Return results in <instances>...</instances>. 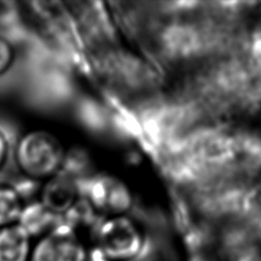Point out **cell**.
<instances>
[{
    "label": "cell",
    "instance_id": "obj_1",
    "mask_svg": "<svg viewBox=\"0 0 261 261\" xmlns=\"http://www.w3.org/2000/svg\"><path fill=\"white\" fill-rule=\"evenodd\" d=\"M67 157L63 141L46 128L27 129L12 144L11 160L15 169L22 178L37 185L60 172Z\"/></svg>",
    "mask_w": 261,
    "mask_h": 261
},
{
    "label": "cell",
    "instance_id": "obj_2",
    "mask_svg": "<svg viewBox=\"0 0 261 261\" xmlns=\"http://www.w3.org/2000/svg\"><path fill=\"white\" fill-rule=\"evenodd\" d=\"M95 248L108 261H137L145 255L147 240L128 214L108 216L95 227Z\"/></svg>",
    "mask_w": 261,
    "mask_h": 261
},
{
    "label": "cell",
    "instance_id": "obj_3",
    "mask_svg": "<svg viewBox=\"0 0 261 261\" xmlns=\"http://www.w3.org/2000/svg\"><path fill=\"white\" fill-rule=\"evenodd\" d=\"M82 199L101 218L128 214L133 197L127 185L109 173H97L80 181Z\"/></svg>",
    "mask_w": 261,
    "mask_h": 261
},
{
    "label": "cell",
    "instance_id": "obj_4",
    "mask_svg": "<svg viewBox=\"0 0 261 261\" xmlns=\"http://www.w3.org/2000/svg\"><path fill=\"white\" fill-rule=\"evenodd\" d=\"M90 250L80 233L64 221L34 241L30 261H89Z\"/></svg>",
    "mask_w": 261,
    "mask_h": 261
},
{
    "label": "cell",
    "instance_id": "obj_5",
    "mask_svg": "<svg viewBox=\"0 0 261 261\" xmlns=\"http://www.w3.org/2000/svg\"><path fill=\"white\" fill-rule=\"evenodd\" d=\"M37 199L62 218L82 199L80 181L70 171L62 169L39 185Z\"/></svg>",
    "mask_w": 261,
    "mask_h": 261
},
{
    "label": "cell",
    "instance_id": "obj_6",
    "mask_svg": "<svg viewBox=\"0 0 261 261\" xmlns=\"http://www.w3.org/2000/svg\"><path fill=\"white\" fill-rule=\"evenodd\" d=\"M60 221L61 217L51 212L35 198L25 201L17 223L20 224L35 241L52 230Z\"/></svg>",
    "mask_w": 261,
    "mask_h": 261
},
{
    "label": "cell",
    "instance_id": "obj_7",
    "mask_svg": "<svg viewBox=\"0 0 261 261\" xmlns=\"http://www.w3.org/2000/svg\"><path fill=\"white\" fill-rule=\"evenodd\" d=\"M34 240L18 223L0 228V261H30Z\"/></svg>",
    "mask_w": 261,
    "mask_h": 261
},
{
    "label": "cell",
    "instance_id": "obj_8",
    "mask_svg": "<svg viewBox=\"0 0 261 261\" xmlns=\"http://www.w3.org/2000/svg\"><path fill=\"white\" fill-rule=\"evenodd\" d=\"M25 201L15 186L0 182V228L17 223Z\"/></svg>",
    "mask_w": 261,
    "mask_h": 261
},
{
    "label": "cell",
    "instance_id": "obj_9",
    "mask_svg": "<svg viewBox=\"0 0 261 261\" xmlns=\"http://www.w3.org/2000/svg\"><path fill=\"white\" fill-rule=\"evenodd\" d=\"M17 52L13 42L0 34V79L5 76L14 67Z\"/></svg>",
    "mask_w": 261,
    "mask_h": 261
},
{
    "label": "cell",
    "instance_id": "obj_10",
    "mask_svg": "<svg viewBox=\"0 0 261 261\" xmlns=\"http://www.w3.org/2000/svg\"><path fill=\"white\" fill-rule=\"evenodd\" d=\"M12 144L7 133L0 127V173L5 169L11 160Z\"/></svg>",
    "mask_w": 261,
    "mask_h": 261
}]
</instances>
